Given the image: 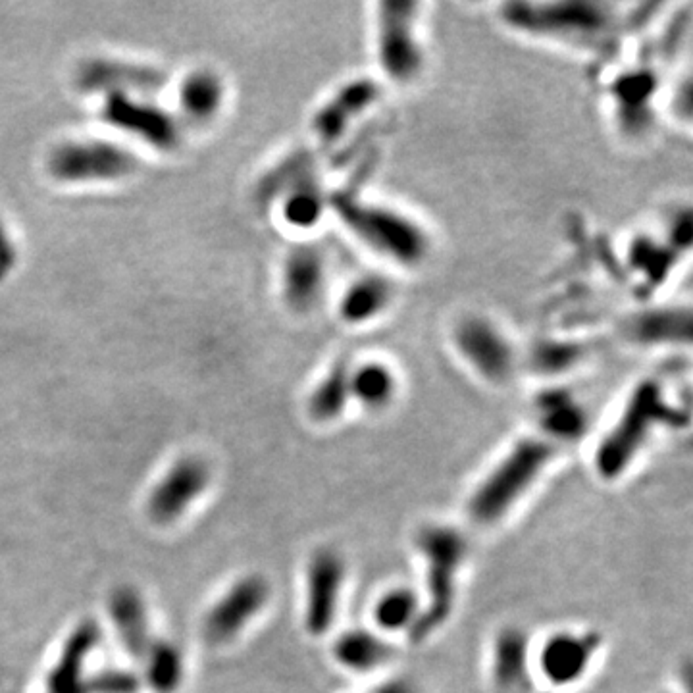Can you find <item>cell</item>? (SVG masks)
<instances>
[{
    "mask_svg": "<svg viewBox=\"0 0 693 693\" xmlns=\"http://www.w3.org/2000/svg\"><path fill=\"white\" fill-rule=\"evenodd\" d=\"M106 116L116 126L141 133L143 137L162 147L172 145L176 139V129L172 126V120H168L162 112L154 110L151 106H137L126 99H114L110 108L106 110Z\"/></svg>",
    "mask_w": 693,
    "mask_h": 693,
    "instance_id": "cell-21",
    "label": "cell"
},
{
    "mask_svg": "<svg viewBox=\"0 0 693 693\" xmlns=\"http://www.w3.org/2000/svg\"><path fill=\"white\" fill-rule=\"evenodd\" d=\"M538 418L541 430L559 441H576L588 428L584 407L561 391H551L539 399Z\"/></svg>",
    "mask_w": 693,
    "mask_h": 693,
    "instance_id": "cell-18",
    "label": "cell"
},
{
    "mask_svg": "<svg viewBox=\"0 0 693 693\" xmlns=\"http://www.w3.org/2000/svg\"><path fill=\"white\" fill-rule=\"evenodd\" d=\"M455 347L484 380L505 382L514 368V351L511 341L486 318L468 316L453 334Z\"/></svg>",
    "mask_w": 693,
    "mask_h": 693,
    "instance_id": "cell-7",
    "label": "cell"
},
{
    "mask_svg": "<svg viewBox=\"0 0 693 693\" xmlns=\"http://www.w3.org/2000/svg\"><path fill=\"white\" fill-rule=\"evenodd\" d=\"M305 168H307V164H303V162H301V160H297V158H295L293 162H289V164H287V170H289V174L293 176V183H295V181L301 180V172H303ZM285 174H287V172H280L278 176L270 178V181H268L270 185H266V189H272V187H274L276 183H280Z\"/></svg>",
    "mask_w": 693,
    "mask_h": 693,
    "instance_id": "cell-32",
    "label": "cell"
},
{
    "mask_svg": "<svg viewBox=\"0 0 693 693\" xmlns=\"http://www.w3.org/2000/svg\"><path fill=\"white\" fill-rule=\"evenodd\" d=\"M503 20L528 35L599 47L616 33L615 8L601 2H513Z\"/></svg>",
    "mask_w": 693,
    "mask_h": 693,
    "instance_id": "cell-5",
    "label": "cell"
},
{
    "mask_svg": "<svg viewBox=\"0 0 693 693\" xmlns=\"http://www.w3.org/2000/svg\"><path fill=\"white\" fill-rule=\"evenodd\" d=\"M393 297L389 282L380 276H362L351 283L339 299V318L351 326H362L384 314Z\"/></svg>",
    "mask_w": 693,
    "mask_h": 693,
    "instance_id": "cell-16",
    "label": "cell"
},
{
    "mask_svg": "<svg viewBox=\"0 0 693 693\" xmlns=\"http://www.w3.org/2000/svg\"><path fill=\"white\" fill-rule=\"evenodd\" d=\"M222 99L218 79L210 74L193 76L181 89V104L195 118L210 116Z\"/></svg>",
    "mask_w": 693,
    "mask_h": 693,
    "instance_id": "cell-29",
    "label": "cell"
},
{
    "mask_svg": "<svg viewBox=\"0 0 693 693\" xmlns=\"http://www.w3.org/2000/svg\"><path fill=\"white\" fill-rule=\"evenodd\" d=\"M393 649L384 638L370 630H347L334 643L337 665L353 672H372L384 667L391 659Z\"/></svg>",
    "mask_w": 693,
    "mask_h": 693,
    "instance_id": "cell-17",
    "label": "cell"
},
{
    "mask_svg": "<svg viewBox=\"0 0 693 693\" xmlns=\"http://www.w3.org/2000/svg\"><path fill=\"white\" fill-rule=\"evenodd\" d=\"M326 287V262L316 247H297L283 268V293L289 307L307 312L318 305Z\"/></svg>",
    "mask_w": 693,
    "mask_h": 693,
    "instance_id": "cell-15",
    "label": "cell"
},
{
    "mask_svg": "<svg viewBox=\"0 0 693 693\" xmlns=\"http://www.w3.org/2000/svg\"><path fill=\"white\" fill-rule=\"evenodd\" d=\"M491 678L499 693L530 692V640L522 628L507 626L497 634L491 649Z\"/></svg>",
    "mask_w": 693,
    "mask_h": 693,
    "instance_id": "cell-14",
    "label": "cell"
},
{
    "mask_svg": "<svg viewBox=\"0 0 693 693\" xmlns=\"http://www.w3.org/2000/svg\"><path fill=\"white\" fill-rule=\"evenodd\" d=\"M380 99V87L366 77L345 83L314 116V131L326 145L337 143L353 122Z\"/></svg>",
    "mask_w": 693,
    "mask_h": 693,
    "instance_id": "cell-13",
    "label": "cell"
},
{
    "mask_svg": "<svg viewBox=\"0 0 693 693\" xmlns=\"http://www.w3.org/2000/svg\"><path fill=\"white\" fill-rule=\"evenodd\" d=\"M351 366L345 360H337L310 393L308 412L316 422H334L351 403V387H349Z\"/></svg>",
    "mask_w": 693,
    "mask_h": 693,
    "instance_id": "cell-23",
    "label": "cell"
},
{
    "mask_svg": "<svg viewBox=\"0 0 693 693\" xmlns=\"http://www.w3.org/2000/svg\"><path fill=\"white\" fill-rule=\"evenodd\" d=\"M145 657H149L147 678L153 690L158 693L174 692L180 686L183 674L180 651L170 643H154Z\"/></svg>",
    "mask_w": 693,
    "mask_h": 693,
    "instance_id": "cell-26",
    "label": "cell"
},
{
    "mask_svg": "<svg viewBox=\"0 0 693 693\" xmlns=\"http://www.w3.org/2000/svg\"><path fill=\"white\" fill-rule=\"evenodd\" d=\"M347 578L343 557L334 549H318L307 566L305 626L312 636H324L334 626Z\"/></svg>",
    "mask_w": 693,
    "mask_h": 693,
    "instance_id": "cell-8",
    "label": "cell"
},
{
    "mask_svg": "<svg viewBox=\"0 0 693 693\" xmlns=\"http://www.w3.org/2000/svg\"><path fill=\"white\" fill-rule=\"evenodd\" d=\"M268 597L266 580L258 576L239 580L206 616V638L214 643L228 642L262 611Z\"/></svg>",
    "mask_w": 693,
    "mask_h": 693,
    "instance_id": "cell-10",
    "label": "cell"
},
{
    "mask_svg": "<svg viewBox=\"0 0 693 693\" xmlns=\"http://www.w3.org/2000/svg\"><path fill=\"white\" fill-rule=\"evenodd\" d=\"M680 411L668 405L663 385L645 380L630 393L611 432L599 441L595 468L603 480L620 478L640 455L645 441L665 424H678Z\"/></svg>",
    "mask_w": 693,
    "mask_h": 693,
    "instance_id": "cell-4",
    "label": "cell"
},
{
    "mask_svg": "<svg viewBox=\"0 0 693 693\" xmlns=\"http://www.w3.org/2000/svg\"><path fill=\"white\" fill-rule=\"evenodd\" d=\"M99 638V630L93 622H85L76 630L72 640L66 645V651L52 670L49 678V693H89L87 686L81 682V667L85 655L91 651Z\"/></svg>",
    "mask_w": 693,
    "mask_h": 693,
    "instance_id": "cell-20",
    "label": "cell"
},
{
    "mask_svg": "<svg viewBox=\"0 0 693 693\" xmlns=\"http://www.w3.org/2000/svg\"><path fill=\"white\" fill-rule=\"evenodd\" d=\"M349 387L351 401H357L368 411H382L395 399L397 380L391 368L382 362H364L351 368Z\"/></svg>",
    "mask_w": 693,
    "mask_h": 693,
    "instance_id": "cell-22",
    "label": "cell"
},
{
    "mask_svg": "<svg viewBox=\"0 0 693 693\" xmlns=\"http://www.w3.org/2000/svg\"><path fill=\"white\" fill-rule=\"evenodd\" d=\"M553 441L524 437L497 462L468 499V514L478 524H495L534 488L555 457Z\"/></svg>",
    "mask_w": 693,
    "mask_h": 693,
    "instance_id": "cell-3",
    "label": "cell"
},
{
    "mask_svg": "<svg viewBox=\"0 0 693 693\" xmlns=\"http://www.w3.org/2000/svg\"><path fill=\"white\" fill-rule=\"evenodd\" d=\"M422 611V601L411 588H391L380 595L374 605V622L384 634L409 632L411 634Z\"/></svg>",
    "mask_w": 693,
    "mask_h": 693,
    "instance_id": "cell-24",
    "label": "cell"
},
{
    "mask_svg": "<svg viewBox=\"0 0 693 693\" xmlns=\"http://www.w3.org/2000/svg\"><path fill=\"white\" fill-rule=\"evenodd\" d=\"M370 693H418V690H416V684L412 682L411 678L399 676V678L385 680Z\"/></svg>",
    "mask_w": 693,
    "mask_h": 693,
    "instance_id": "cell-31",
    "label": "cell"
},
{
    "mask_svg": "<svg viewBox=\"0 0 693 693\" xmlns=\"http://www.w3.org/2000/svg\"><path fill=\"white\" fill-rule=\"evenodd\" d=\"M603 638L597 632H555L539 651L541 676L557 688L578 684L590 670Z\"/></svg>",
    "mask_w": 693,
    "mask_h": 693,
    "instance_id": "cell-9",
    "label": "cell"
},
{
    "mask_svg": "<svg viewBox=\"0 0 693 693\" xmlns=\"http://www.w3.org/2000/svg\"><path fill=\"white\" fill-rule=\"evenodd\" d=\"M680 310H661V312H645L634 324H630V335L643 343H663V341H678L680 330L690 334V320L680 322Z\"/></svg>",
    "mask_w": 693,
    "mask_h": 693,
    "instance_id": "cell-27",
    "label": "cell"
},
{
    "mask_svg": "<svg viewBox=\"0 0 693 693\" xmlns=\"http://www.w3.org/2000/svg\"><path fill=\"white\" fill-rule=\"evenodd\" d=\"M51 168L60 180L118 178L133 168V158L106 143H72L54 153Z\"/></svg>",
    "mask_w": 693,
    "mask_h": 693,
    "instance_id": "cell-11",
    "label": "cell"
},
{
    "mask_svg": "<svg viewBox=\"0 0 693 693\" xmlns=\"http://www.w3.org/2000/svg\"><path fill=\"white\" fill-rule=\"evenodd\" d=\"M110 611H112L114 624L118 628V634L122 642L126 643L129 653L135 657H145L151 643L147 634V616H145L141 597L131 588L114 591L110 599Z\"/></svg>",
    "mask_w": 693,
    "mask_h": 693,
    "instance_id": "cell-19",
    "label": "cell"
},
{
    "mask_svg": "<svg viewBox=\"0 0 693 693\" xmlns=\"http://www.w3.org/2000/svg\"><path fill=\"white\" fill-rule=\"evenodd\" d=\"M416 545L426 566V601L409 636L412 642L422 643L443 628L455 611L468 543L457 528L432 524L420 530Z\"/></svg>",
    "mask_w": 693,
    "mask_h": 693,
    "instance_id": "cell-2",
    "label": "cell"
},
{
    "mask_svg": "<svg viewBox=\"0 0 693 693\" xmlns=\"http://www.w3.org/2000/svg\"><path fill=\"white\" fill-rule=\"evenodd\" d=\"M324 205H326V199L322 197V193L318 191L314 183L297 181L295 185L289 187V201L285 203V218L293 226H301V228L314 226L324 212Z\"/></svg>",
    "mask_w": 693,
    "mask_h": 693,
    "instance_id": "cell-28",
    "label": "cell"
},
{
    "mask_svg": "<svg viewBox=\"0 0 693 693\" xmlns=\"http://www.w3.org/2000/svg\"><path fill=\"white\" fill-rule=\"evenodd\" d=\"M328 206L341 226L366 249L399 266H418L430 253L426 230L391 206L368 201L353 191H337Z\"/></svg>",
    "mask_w": 693,
    "mask_h": 693,
    "instance_id": "cell-1",
    "label": "cell"
},
{
    "mask_svg": "<svg viewBox=\"0 0 693 693\" xmlns=\"http://www.w3.org/2000/svg\"><path fill=\"white\" fill-rule=\"evenodd\" d=\"M210 482V470L195 457L178 462L153 489L149 497V514L158 524L172 522L180 516Z\"/></svg>",
    "mask_w": 693,
    "mask_h": 693,
    "instance_id": "cell-12",
    "label": "cell"
},
{
    "mask_svg": "<svg viewBox=\"0 0 693 693\" xmlns=\"http://www.w3.org/2000/svg\"><path fill=\"white\" fill-rule=\"evenodd\" d=\"M81 81L85 87H104V85H124V87H141L151 89L162 83V77L153 70L133 68V66H112L108 62L89 64L81 72Z\"/></svg>",
    "mask_w": 693,
    "mask_h": 693,
    "instance_id": "cell-25",
    "label": "cell"
},
{
    "mask_svg": "<svg viewBox=\"0 0 693 693\" xmlns=\"http://www.w3.org/2000/svg\"><path fill=\"white\" fill-rule=\"evenodd\" d=\"M418 4L385 0L376 8V56L387 79L409 85L422 74L424 52L418 39Z\"/></svg>",
    "mask_w": 693,
    "mask_h": 693,
    "instance_id": "cell-6",
    "label": "cell"
},
{
    "mask_svg": "<svg viewBox=\"0 0 693 693\" xmlns=\"http://www.w3.org/2000/svg\"><path fill=\"white\" fill-rule=\"evenodd\" d=\"M137 680L126 672H104L87 684L89 693H135Z\"/></svg>",
    "mask_w": 693,
    "mask_h": 693,
    "instance_id": "cell-30",
    "label": "cell"
}]
</instances>
